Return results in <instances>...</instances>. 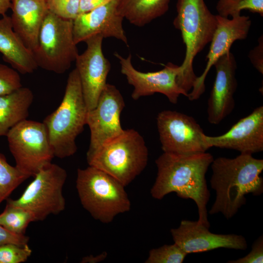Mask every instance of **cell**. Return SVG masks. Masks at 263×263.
Here are the masks:
<instances>
[{
    "instance_id": "6da1fadb",
    "label": "cell",
    "mask_w": 263,
    "mask_h": 263,
    "mask_svg": "<svg viewBox=\"0 0 263 263\" xmlns=\"http://www.w3.org/2000/svg\"><path fill=\"white\" fill-rule=\"evenodd\" d=\"M213 159L207 151L190 154L163 152L155 160L157 173L150 189L151 196L161 200L175 192L180 198L192 199L197 207L198 222L209 228L207 206L210 192L206 174Z\"/></svg>"
},
{
    "instance_id": "7a4b0ae2",
    "label": "cell",
    "mask_w": 263,
    "mask_h": 263,
    "mask_svg": "<svg viewBox=\"0 0 263 263\" xmlns=\"http://www.w3.org/2000/svg\"><path fill=\"white\" fill-rule=\"evenodd\" d=\"M210 180L216 198L209 213H221L231 219L246 204L245 196H258L263 192V160L252 154L240 153L233 158L220 157L211 164Z\"/></svg>"
},
{
    "instance_id": "3957f363",
    "label": "cell",
    "mask_w": 263,
    "mask_h": 263,
    "mask_svg": "<svg viewBox=\"0 0 263 263\" xmlns=\"http://www.w3.org/2000/svg\"><path fill=\"white\" fill-rule=\"evenodd\" d=\"M176 10L173 25L181 32L186 46L177 81L188 94L197 77L193 62L197 55L210 42L217 27V15L211 13L204 0H177Z\"/></svg>"
},
{
    "instance_id": "277c9868",
    "label": "cell",
    "mask_w": 263,
    "mask_h": 263,
    "mask_svg": "<svg viewBox=\"0 0 263 263\" xmlns=\"http://www.w3.org/2000/svg\"><path fill=\"white\" fill-rule=\"evenodd\" d=\"M88 111L75 68L68 75L59 106L43 121L55 156L62 159L76 152L75 140L86 125Z\"/></svg>"
},
{
    "instance_id": "5b68a950",
    "label": "cell",
    "mask_w": 263,
    "mask_h": 263,
    "mask_svg": "<svg viewBox=\"0 0 263 263\" xmlns=\"http://www.w3.org/2000/svg\"><path fill=\"white\" fill-rule=\"evenodd\" d=\"M75 186L83 208L101 223H111L117 215L131 209L125 186L95 167L78 169Z\"/></svg>"
},
{
    "instance_id": "8992f818",
    "label": "cell",
    "mask_w": 263,
    "mask_h": 263,
    "mask_svg": "<svg viewBox=\"0 0 263 263\" xmlns=\"http://www.w3.org/2000/svg\"><path fill=\"white\" fill-rule=\"evenodd\" d=\"M149 151L142 135L134 129L124 132L87 157L89 166L110 175L124 186L146 167Z\"/></svg>"
},
{
    "instance_id": "52a82bcc",
    "label": "cell",
    "mask_w": 263,
    "mask_h": 263,
    "mask_svg": "<svg viewBox=\"0 0 263 263\" xmlns=\"http://www.w3.org/2000/svg\"><path fill=\"white\" fill-rule=\"evenodd\" d=\"M32 52L38 67L58 74L66 72L79 54L74 39L73 20L48 10Z\"/></svg>"
},
{
    "instance_id": "ba28073f",
    "label": "cell",
    "mask_w": 263,
    "mask_h": 263,
    "mask_svg": "<svg viewBox=\"0 0 263 263\" xmlns=\"http://www.w3.org/2000/svg\"><path fill=\"white\" fill-rule=\"evenodd\" d=\"M67 177L64 169L51 162L35 175L19 198H8L7 203L29 211L36 221L44 220L50 215H57L66 207L63 188Z\"/></svg>"
},
{
    "instance_id": "9c48e42d",
    "label": "cell",
    "mask_w": 263,
    "mask_h": 263,
    "mask_svg": "<svg viewBox=\"0 0 263 263\" xmlns=\"http://www.w3.org/2000/svg\"><path fill=\"white\" fill-rule=\"evenodd\" d=\"M6 136L15 166L29 177L55 157L43 122L24 120L12 127Z\"/></svg>"
},
{
    "instance_id": "30bf717a",
    "label": "cell",
    "mask_w": 263,
    "mask_h": 263,
    "mask_svg": "<svg viewBox=\"0 0 263 263\" xmlns=\"http://www.w3.org/2000/svg\"><path fill=\"white\" fill-rule=\"evenodd\" d=\"M157 126L164 152L190 154L206 152L204 133L200 125L192 116L171 110L158 113Z\"/></svg>"
},
{
    "instance_id": "8fae6325",
    "label": "cell",
    "mask_w": 263,
    "mask_h": 263,
    "mask_svg": "<svg viewBox=\"0 0 263 263\" xmlns=\"http://www.w3.org/2000/svg\"><path fill=\"white\" fill-rule=\"evenodd\" d=\"M125 106L119 90L114 85L107 83L96 106L87 113L86 125L90 128L91 137L87 157L124 132L120 115Z\"/></svg>"
},
{
    "instance_id": "7c38bea8",
    "label": "cell",
    "mask_w": 263,
    "mask_h": 263,
    "mask_svg": "<svg viewBox=\"0 0 263 263\" xmlns=\"http://www.w3.org/2000/svg\"><path fill=\"white\" fill-rule=\"evenodd\" d=\"M114 55L119 62L121 73L126 76L128 83L133 87L131 95L133 100L160 93L165 95L170 102L175 104L180 95L188 96V94L177 83L180 66L169 62L161 70L145 73L133 67L131 54L127 57L117 52H114Z\"/></svg>"
},
{
    "instance_id": "4fadbf2b",
    "label": "cell",
    "mask_w": 263,
    "mask_h": 263,
    "mask_svg": "<svg viewBox=\"0 0 263 263\" xmlns=\"http://www.w3.org/2000/svg\"><path fill=\"white\" fill-rule=\"evenodd\" d=\"M100 35H95L85 42V51L77 56L75 62L84 99L88 111L96 105L99 96L105 87L111 64L103 55Z\"/></svg>"
},
{
    "instance_id": "5bb4252c",
    "label": "cell",
    "mask_w": 263,
    "mask_h": 263,
    "mask_svg": "<svg viewBox=\"0 0 263 263\" xmlns=\"http://www.w3.org/2000/svg\"><path fill=\"white\" fill-rule=\"evenodd\" d=\"M217 27L206 56V66L202 74L197 77L187 96L190 101L198 99L204 93L205 81L210 69L221 56L230 51L236 40L246 38L251 25L250 17L241 15L230 19L217 15Z\"/></svg>"
},
{
    "instance_id": "9a60e30c",
    "label": "cell",
    "mask_w": 263,
    "mask_h": 263,
    "mask_svg": "<svg viewBox=\"0 0 263 263\" xmlns=\"http://www.w3.org/2000/svg\"><path fill=\"white\" fill-rule=\"evenodd\" d=\"M174 243L187 254L220 248L244 250L247 243L244 237L235 234H215L198 221L182 220L179 226L170 229Z\"/></svg>"
},
{
    "instance_id": "2e32d148",
    "label": "cell",
    "mask_w": 263,
    "mask_h": 263,
    "mask_svg": "<svg viewBox=\"0 0 263 263\" xmlns=\"http://www.w3.org/2000/svg\"><path fill=\"white\" fill-rule=\"evenodd\" d=\"M118 0L109 1L83 13L73 20L74 39L77 45L90 38L100 35L103 38H114L128 46L122 25L124 19L118 11Z\"/></svg>"
},
{
    "instance_id": "e0dca14e",
    "label": "cell",
    "mask_w": 263,
    "mask_h": 263,
    "mask_svg": "<svg viewBox=\"0 0 263 263\" xmlns=\"http://www.w3.org/2000/svg\"><path fill=\"white\" fill-rule=\"evenodd\" d=\"M216 77L207 101V120L214 125L220 124L233 111L234 94L237 88V62L230 51L215 63Z\"/></svg>"
},
{
    "instance_id": "ac0fdd59",
    "label": "cell",
    "mask_w": 263,
    "mask_h": 263,
    "mask_svg": "<svg viewBox=\"0 0 263 263\" xmlns=\"http://www.w3.org/2000/svg\"><path fill=\"white\" fill-rule=\"evenodd\" d=\"M209 148L212 147L251 154L263 150V106L256 108L225 133L216 136H205Z\"/></svg>"
},
{
    "instance_id": "d6986e66",
    "label": "cell",
    "mask_w": 263,
    "mask_h": 263,
    "mask_svg": "<svg viewBox=\"0 0 263 263\" xmlns=\"http://www.w3.org/2000/svg\"><path fill=\"white\" fill-rule=\"evenodd\" d=\"M11 9L14 31L32 51L37 45L40 29L48 11L45 0H12Z\"/></svg>"
},
{
    "instance_id": "ffe728a7",
    "label": "cell",
    "mask_w": 263,
    "mask_h": 263,
    "mask_svg": "<svg viewBox=\"0 0 263 263\" xmlns=\"http://www.w3.org/2000/svg\"><path fill=\"white\" fill-rule=\"evenodd\" d=\"M0 53L5 62L22 74L32 73L38 68L32 51L14 31L6 14L0 18Z\"/></svg>"
},
{
    "instance_id": "44dd1931",
    "label": "cell",
    "mask_w": 263,
    "mask_h": 263,
    "mask_svg": "<svg viewBox=\"0 0 263 263\" xmlns=\"http://www.w3.org/2000/svg\"><path fill=\"white\" fill-rule=\"evenodd\" d=\"M33 100L32 91L22 86L0 96V136H6L12 127L26 119Z\"/></svg>"
},
{
    "instance_id": "7402d4cb",
    "label": "cell",
    "mask_w": 263,
    "mask_h": 263,
    "mask_svg": "<svg viewBox=\"0 0 263 263\" xmlns=\"http://www.w3.org/2000/svg\"><path fill=\"white\" fill-rule=\"evenodd\" d=\"M170 0H118V11L131 23L144 26L165 14Z\"/></svg>"
},
{
    "instance_id": "603a6c76",
    "label": "cell",
    "mask_w": 263,
    "mask_h": 263,
    "mask_svg": "<svg viewBox=\"0 0 263 263\" xmlns=\"http://www.w3.org/2000/svg\"><path fill=\"white\" fill-rule=\"evenodd\" d=\"M35 221L34 216L29 211L8 203L0 214V225L17 234H25L29 224Z\"/></svg>"
},
{
    "instance_id": "cb8c5ba5",
    "label": "cell",
    "mask_w": 263,
    "mask_h": 263,
    "mask_svg": "<svg viewBox=\"0 0 263 263\" xmlns=\"http://www.w3.org/2000/svg\"><path fill=\"white\" fill-rule=\"evenodd\" d=\"M29 177L16 166L10 165L5 156L0 153V204Z\"/></svg>"
},
{
    "instance_id": "d4e9b609",
    "label": "cell",
    "mask_w": 263,
    "mask_h": 263,
    "mask_svg": "<svg viewBox=\"0 0 263 263\" xmlns=\"http://www.w3.org/2000/svg\"><path fill=\"white\" fill-rule=\"evenodd\" d=\"M218 16L228 18L241 15L243 10L263 16V0H218L216 5Z\"/></svg>"
},
{
    "instance_id": "484cf974",
    "label": "cell",
    "mask_w": 263,
    "mask_h": 263,
    "mask_svg": "<svg viewBox=\"0 0 263 263\" xmlns=\"http://www.w3.org/2000/svg\"><path fill=\"white\" fill-rule=\"evenodd\" d=\"M187 254L177 244H164L149 251L145 263H182Z\"/></svg>"
},
{
    "instance_id": "4316f807",
    "label": "cell",
    "mask_w": 263,
    "mask_h": 263,
    "mask_svg": "<svg viewBox=\"0 0 263 263\" xmlns=\"http://www.w3.org/2000/svg\"><path fill=\"white\" fill-rule=\"evenodd\" d=\"M32 251L28 244H7L0 245V263H21L26 262Z\"/></svg>"
},
{
    "instance_id": "83f0119b",
    "label": "cell",
    "mask_w": 263,
    "mask_h": 263,
    "mask_svg": "<svg viewBox=\"0 0 263 263\" xmlns=\"http://www.w3.org/2000/svg\"><path fill=\"white\" fill-rule=\"evenodd\" d=\"M80 0H45L49 11L62 18L74 20L79 14Z\"/></svg>"
},
{
    "instance_id": "f1b7e54d",
    "label": "cell",
    "mask_w": 263,
    "mask_h": 263,
    "mask_svg": "<svg viewBox=\"0 0 263 263\" xmlns=\"http://www.w3.org/2000/svg\"><path fill=\"white\" fill-rule=\"evenodd\" d=\"M22 87L19 72L0 63V96L10 94Z\"/></svg>"
},
{
    "instance_id": "f546056e",
    "label": "cell",
    "mask_w": 263,
    "mask_h": 263,
    "mask_svg": "<svg viewBox=\"0 0 263 263\" xmlns=\"http://www.w3.org/2000/svg\"><path fill=\"white\" fill-rule=\"evenodd\" d=\"M228 263H263V236L258 237L253 243L250 252L244 257L231 260Z\"/></svg>"
},
{
    "instance_id": "4dcf8cb0",
    "label": "cell",
    "mask_w": 263,
    "mask_h": 263,
    "mask_svg": "<svg viewBox=\"0 0 263 263\" xmlns=\"http://www.w3.org/2000/svg\"><path fill=\"white\" fill-rule=\"evenodd\" d=\"M29 240L25 234L13 233L0 225V245L7 244L24 245L28 244Z\"/></svg>"
},
{
    "instance_id": "1f68e13d",
    "label": "cell",
    "mask_w": 263,
    "mask_h": 263,
    "mask_svg": "<svg viewBox=\"0 0 263 263\" xmlns=\"http://www.w3.org/2000/svg\"><path fill=\"white\" fill-rule=\"evenodd\" d=\"M248 57L255 68L263 74V37H260L258 45L252 49L248 54Z\"/></svg>"
},
{
    "instance_id": "d6a6232c",
    "label": "cell",
    "mask_w": 263,
    "mask_h": 263,
    "mask_svg": "<svg viewBox=\"0 0 263 263\" xmlns=\"http://www.w3.org/2000/svg\"><path fill=\"white\" fill-rule=\"evenodd\" d=\"M111 0H80L79 14L90 11Z\"/></svg>"
},
{
    "instance_id": "836d02e7",
    "label": "cell",
    "mask_w": 263,
    "mask_h": 263,
    "mask_svg": "<svg viewBox=\"0 0 263 263\" xmlns=\"http://www.w3.org/2000/svg\"><path fill=\"white\" fill-rule=\"evenodd\" d=\"M108 253L104 251L101 253L94 256L88 255L82 258L80 261L81 263H97L104 261L107 257Z\"/></svg>"
},
{
    "instance_id": "e575fe53",
    "label": "cell",
    "mask_w": 263,
    "mask_h": 263,
    "mask_svg": "<svg viewBox=\"0 0 263 263\" xmlns=\"http://www.w3.org/2000/svg\"><path fill=\"white\" fill-rule=\"evenodd\" d=\"M12 0H0V16L6 14L9 9L11 8Z\"/></svg>"
}]
</instances>
